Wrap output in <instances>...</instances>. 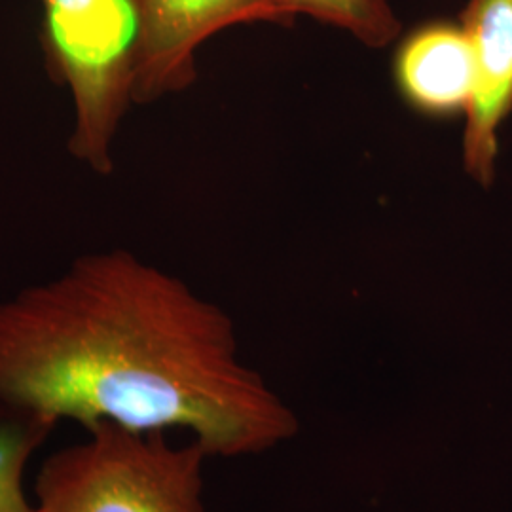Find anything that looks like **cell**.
<instances>
[{"label":"cell","instance_id":"6da1fadb","mask_svg":"<svg viewBox=\"0 0 512 512\" xmlns=\"http://www.w3.org/2000/svg\"><path fill=\"white\" fill-rule=\"evenodd\" d=\"M0 412L183 429L211 458L293 440V406L239 357L232 317L126 249L0 298Z\"/></svg>","mask_w":512,"mask_h":512},{"label":"cell","instance_id":"7a4b0ae2","mask_svg":"<svg viewBox=\"0 0 512 512\" xmlns=\"http://www.w3.org/2000/svg\"><path fill=\"white\" fill-rule=\"evenodd\" d=\"M88 439L40 465L37 512H205V463L198 440L173 444L164 431L95 423Z\"/></svg>","mask_w":512,"mask_h":512},{"label":"cell","instance_id":"3957f363","mask_svg":"<svg viewBox=\"0 0 512 512\" xmlns=\"http://www.w3.org/2000/svg\"><path fill=\"white\" fill-rule=\"evenodd\" d=\"M42 52L73 103L67 141L76 162L112 173V147L133 101L139 14L135 0H38Z\"/></svg>","mask_w":512,"mask_h":512},{"label":"cell","instance_id":"277c9868","mask_svg":"<svg viewBox=\"0 0 512 512\" xmlns=\"http://www.w3.org/2000/svg\"><path fill=\"white\" fill-rule=\"evenodd\" d=\"M139 38L133 101L152 103L198 78L196 52L222 29L245 23L293 25L281 0H135Z\"/></svg>","mask_w":512,"mask_h":512},{"label":"cell","instance_id":"5b68a950","mask_svg":"<svg viewBox=\"0 0 512 512\" xmlns=\"http://www.w3.org/2000/svg\"><path fill=\"white\" fill-rule=\"evenodd\" d=\"M475 52V93L465 112L463 165L482 184L494 181L497 131L512 112V0H469L459 18Z\"/></svg>","mask_w":512,"mask_h":512},{"label":"cell","instance_id":"8992f818","mask_svg":"<svg viewBox=\"0 0 512 512\" xmlns=\"http://www.w3.org/2000/svg\"><path fill=\"white\" fill-rule=\"evenodd\" d=\"M393 74L412 109L439 118L465 114L475 93L473 44L461 23L427 21L401 40Z\"/></svg>","mask_w":512,"mask_h":512},{"label":"cell","instance_id":"52a82bcc","mask_svg":"<svg viewBox=\"0 0 512 512\" xmlns=\"http://www.w3.org/2000/svg\"><path fill=\"white\" fill-rule=\"evenodd\" d=\"M54 427L35 416L0 412V512H37L25 492V469Z\"/></svg>","mask_w":512,"mask_h":512},{"label":"cell","instance_id":"ba28073f","mask_svg":"<svg viewBox=\"0 0 512 512\" xmlns=\"http://www.w3.org/2000/svg\"><path fill=\"white\" fill-rule=\"evenodd\" d=\"M294 18L304 14L329 23L357 38L368 48H385L401 35L389 0H281Z\"/></svg>","mask_w":512,"mask_h":512}]
</instances>
